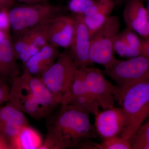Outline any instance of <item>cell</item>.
Here are the masks:
<instances>
[{
  "label": "cell",
  "mask_w": 149,
  "mask_h": 149,
  "mask_svg": "<svg viewBox=\"0 0 149 149\" xmlns=\"http://www.w3.org/2000/svg\"><path fill=\"white\" fill-rule=\"evenodd\" d=\"M60 106L48 119L47 136L40 149H80L85 141L97 138L89 113L70 105Z\"/></svg>",
  "instance_id": "6da1fadb"
},
{
  "label": "cell",
  "mask_w": 149,
  "mask_h": 149,
  "mask_svg": "<svg viewBox=\"0 0 149 149\" xmlns=\"http://www.w3.org/2000/svg\"><path fill=\"white\" fill-rule=\"evenodd\" d=\"M10 80L8 103L32 118L47 117L61 104L40 77L22 73Z\"/></svg>",
  "instance_id": "7a4b0ae2"
},
{
  "label": "cell",
  "mask_w": 149,
  "mask_h": 149,
  "mask_svg": "<svg viewBox=\"0 0 149 149\" xmlns=\"http://www.w3.org/2000/svg\"><path fill=\"white\" fill-rule=\"evenodd\" d=\"M61 6L47 1L32 4L13 6L8 10L11 32L14 40L24 32L49 22L56 17L63 14Z\"/></svg>",
  "instance_id": "3957f363"
},
{
  "label": "cell",
  "mask_w": 149,
  "mask_h": 149,
  "mask_svg": "<svg viewBox=\"0 0 149 149\" xmlns=\"http://www.w3.org/2000/svg\"><path fill=\"white\" fill-rule=\"evenodd\" d=\"M118 102L126 116V124L120 137L130 140L149 114V81L130 86L123 93Z\"/></svg>",
  "instance_id": "277c9868"
},
{
  "label": "cell",
  "mask_w": 149,
  "mask_h": 149,
  "mask_svg": "<svg viewBox=\"0 0 149 149\" xmlns=\"http://www.w3.org/2000/svg\"><path fill=\"white\" fill-rule=\"evenodd\" d=\"M77 69L68 48L61 53L55 62L40 77L61 105L65 104L68 97Z\"/></svg>",
  "instance_id": "5b68a950"
},
{
  "label": "cell",
  "mask_w": 149,
  "mask_h": 149,
  "mask_svg": "<svg viewBox=\"0 0 149 149\" xmlns=\"http://www.w3.org/2000/svg\"><path fill=\"white\" fill-rule=\"evenodd\" d=\"M120 23L116 16H108L102 27L91 37L90 58L93 63L107 69L114 65L117 59L114 55L113 44L118 34Z\"/></svg>",
  "instance_id": "8992f818"
},
{
  "label": "cell",
  "mask_w": 149,
  "mask_h": 149,
  "mask_svg": "<svg viewBox=\"0 0 149 149\" xmlns=\"http://www.w3.org/2000/svg\"><path fill=\"white\" fill-rule=\"evenodd\" d=\"M103 72L120 88V99L123 93L130 86L149 81V57L140 55L125 60H118L113 66L104 69Z\"/></svg>",
  "instance_id": "52a82bcc"
},
{
  "label": "cell",
  "mask_w": 149,
  "mask_h": 149,
  "mask_svg": "<svg viewBox=\"0 0 149 149\" xmlns=\"http://www.w3.org/2000/svg\"><path fill=\"white\" fill-rule=\"evenodd\" d=\"M83 79L87 90L98 102L104 110L114 107L115 100L118 101L121 90L106 79L100 70L95 67L82 69Z\"/></svg>",
  "instance_id": "ba28073f"
},
{
  "label": "cell",
  "mask_w": 149,
  "mask_h": 149,
  "mask_svg": "<svg viewBox=\"0 0 149 149\" xmlns=\"http://www.w3.org/2000/svg\"><path fill=\"white\" fill-rule=\"evenodd\" d=\"M74 34L69 50L77 69L94 67L90 58L91 37L83 14H75Z\"/></svg>",
  "instance_id": "9c48e42d"
},
{
  "label": "cell",
  "mask_w": 149,
  "mask_h": 149,
  "mask_svg": "<svg viewBox=\"0 0 149 149\" xmlns=\"http://www.w3.org/2000/svg\"><path fill=\"white\" fill-rule=\"evenodd\" d=\"M47 23L24 32L13 41L15 55L22 64L48 43L45 35Z\"/></svg>",
  "instance_id": "30bf717a"
},
{
  "label": "cell",
  "mask_w": 149,
  "mask_h": 149,
  "mask_svg": "<svg viewBox=\"0 0 149 149\" xmlns=\"http://www.w3.org/2000/svg\"><path fill=\"white\" fill-rule=\"evenodd\" d=\"M75 27L74 16L61 15L46 24L45 35L48 43L56 47L68 49Z\"/></svg>",
  "instance_id": "8fae6325"
},
{
  "label": "cell",
  "mask_w": 149,
  "mask_h": 149,
  "mask_svg": "<svg viewBox=\"0 0 149 149\" xmlns=\"http://www.w3.org/2000/svg\"><path fill=\"white\" fill-rule=\"evenodd\" d=\"M95 116V127L98 135L104 139L120 136L125 128L126 118L122 107L104 110Z\"/></svg>",
  "instance_id": "7c38bea8"
},
{
  "label": "cell",
  "mask_w": 149,
  "mask_h": 149,
  "mask_svg": "<svg viewBox=\"0 0 149 149\" xmlns=\"http://www.w3.org/2000/svg\"><path fill=\"white\" fill-rule=\"evenodd\" d=\"M28 124L23 112L10 104L0 107V135L8 142L10 149L14 139L22 128Z\"/></svg>",
  "instance_id": "4fadbf2b"
},
{
  "label": "cell",
  "mask_w": 149,
  "mask_h": 149,
  "mask_svg": "<svg viewBox=\"0 0 149 149\" xmlns=\"http://www.w3.org/2000/svg\"><path fill=\"white\" fill-rule=\"evenodd\" d=\"M58 48L48 43L22 64V73L41 77L55 62L60 54Z\"/></svg>",
  "instance_id": "5bb4252c"
},
{
  "label": "cell",
  "mask_w": 149,
  "mask_h": 149,
  "mask_svg": "<svg viewBox=\"0 0 149 149\" xmlns=\"http://www.w3.org/2000/svg\"><path fill=\"white\" fill-rule=\"evenodd\" d=\"M123 17L128 29L143 37H149V15L141 0H129L123 10Z\"/></svg>",
  "instance_id": "9a60e30c"
},
{
  "label": "cell",
  "mask_w": 149,
  "mask_h": 149,
  "mask_svg": "<svg viewBox=\"0 0 149 149\" xmlns=\"http://www.w3.org/2000/svg\"><path fill=\"white\" fill-rule=\"evenodd\" d=\"M13 42L11 37L0 42V77L5 81L21 74L14 52Z\"/></svg>",
  "instance_id": "2e32d148"
},
{
  "label": "cell",
  "mask_w": 149,
  "mask_h": 149,
  "mask_svg": "<svg viewBox=\"0 0 149 149\" xmlns=\"http://www.w3.org/2000/svg\"><path fill=\"white\" fill-rule=\"evenodd\" d=\"M43 142L39 132L28 124L22 128L14 139L11 149H40Z\"/></svg>",
  "instance_id": "e0dca14e"
},
{
  "label": "cell",
  "mask_w": 149,
  "mask_h": 149,
  "mask_svg": "<svg viewBox=\"0 0 149 149\" xmlns=\"http://www.w3.org/2000/svg\"><path fill=\"white\" fill-rule=\"evenodd\" d=\"M68 104L83 110L88 113L97 115L100 112V104L97 100L91 93L74 97ZM68 105V104H67Z\"/></svg>",
  "instance_id": "ac0fdd59"
},
{
  "label": "cell",
  "mask_w": 149,
  "mask_h": 149,
  "mask_svg": "<svg viewBox=\"0 0 149 149\" xmlns=\"http://www.w3.org/2000/svg\"><path fill=\"white\" fill-rule=\"evenodd\" d=\"M113 47L114 52L120 56L131 58L141 55V51L131 47L123 39L120 33H118L115 37Z\"/></svg>",
  "instance_id": "d6986e66"
},
{
  "label": "cell",
  "mask_w": 149,
  "mask_h": 149,
  "mask_svg": "<svg viewBox=\"0 0 149 149\" xmlns=\"http://www.w3.org/2000/svg\"><path fill=\"white\" fill-rule=\"evenodd\" d=\"M97 149H130L131 148L128 140L120 136H115L103 139L101 143H97Z\"/></svg>",
  "instance_id": "ffe728a7"
},
{
  "label": "cell",
  "mask_w": 149,
  "mask_h": 149,
  "mask_svg": "<svg viewBox=\"0 0 149 149\" xmlns=\"http://www.w3.org/2000/svg\"><path fill=\"white\" fill-rule=\"evenodd\" d=\"M129 141L132 149H144L149 143V123L138 129Z\"/></svg>",
  "instance_id": "44dd1931"
},
{
  "label": "cell",
  "mask_w": 149,
  "mask_h": 149,
  "mask_svg": "<svg viewBox=\"0 0 149 149\" xmlns=\"http://www.w3.org/2000/svg\"><path fill=\"white\" fill-rule=\"evenodd\" d=\"M108 16L101 13H96L89 16L84 15V22L91 38L102 27Z\"/></svg>",
  "instance_id": "7402d4cb"
},
{
  "label": "cell",
  "mask_w": 149,
  "mask_h": 149,
  "mask_svg": "<svg viewBox=\"0 0 149 149\" xmlns=\"http://www.w3.org/2000/svg\"><path fill=\"white\" fill-rule=\"evenodd\" d=\"M8 15V10L0 8V42L11 37Z\"/></svg>",
  "instance_id": "603a6c76"
},
{
  "label": "cell",
  "mask_w": 149,
  "mask_h": 149,
  "mask_svg": "<svg viewBox=\"0 0 149 149\" xmlns=\"http://www.w3.org/2000/svg\"><path fill=\"white\" fill-rule=\"evenodd\" d=\"M95 0H70L68 8L75 14H83L88 7L93 5Z\"/></svg>",
  "instance_id": "cb8c5ba5"
},
{
  "label": "cell",
  "mask_w": 149,
  "mask_h": 149,
  "mask_svg": "<svg viewBox=\"0 0 149 149\" xmlns=\"http://www.w3.org/2000/svg\"><path fill=\"white\" fill-rule=\"evenodd\" d=\"M120 34L125 42L131 47L141 51V53L142 42L140 40L137 35L133 32L132 30L128 28L120 33Z\"/></svg>",
  "instance_id": "d4e9b609"
},
{
  "label": "cell",
  "mask_w": 149,
  "mask_h": 149,
  "mask_svg": "<svg viewBox=\"0 0 149 149\" xmlns=\"http://www.w3.org/2000/svg\"><path fill=\"white\" fill-rule=\"evenodd\" d=\"M10 88L6 81L0 77V106L5 102H8L9 98Z\"/></svg>",
  "instance_id": "484cf974"
},
{
  "label": "cell",
  "mask_w": 149,
  "mask_h": 149,
  "mask_svg": "<svg viewBox=\"0 0 149 149\" xmlns=\"http://www.w3.org/2000/svg\"><path fill=\"white\" fill-rule=\"evenodd\" d=\"M14 0H0V8L9 9L14 5Z\"/></svg>",
  "instance_id": "4316f807"
},
{
  "label": "cell",
  "mask_w": 149,
  "mask_h": 149,
  "mask_svg": "<svg viewBox=\"0 0 149 149\" xmlns=\"http://www.w3.org/2000/svg\"><path fill=\"white\" fill-rule=\"evenodd\" d=\"M141 55L149 57V40L142 42Z\"/></svg>",
  "instance_id": "83f0119b"
},
{
  "label": "cell",
  "mask_w": 149,
  "mask_h": 149,
  "mask_svg": "<svg viewBox=\"0 0 149 149\" xmlns=\"http://www.w3.org/2000/svg\"><path fill=\"white\" fill-rule=\"evenodd\" d=\"M0 149H10V146L6 140L0 135Z\"/></svg>",
  "instance_id": "f1b7e54d"
},
{
  "label": "cell",
  "mask_w": 149,
  "mask_h": 149,
  "mask_svg": "<svg viewBox=\"0 0 149 149\" xmlns=\"http://www.w3.org/2000/svg\"><path fill=\"white\" fill-rule=\"evenodd\" d=\"M19 2L24 4H32L46 1L47 0H16Z\"/></svg>",
  "instance_id": "f546056e"
},
{
  "label": "cell",
  "mask_w": 149,
  "mask_h": 149,
  "mask_svg": "<svg viewBox=\"0 0 149 149\" xmlns=\"http://www.w3.org/2000/svg\"></svg>",
  "instance_id": "4dcf8cb0"
}]
</instances>
